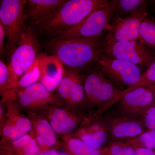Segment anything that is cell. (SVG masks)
Wrapping results in <instances>:
<instances>
[{"mask_svg": "<svg viewBox=\"0 0 155 155\" xmlns=\"http://www.w3.org/2000/svg\"><path fill=\"white\" fill-rule=\"evenodd\" d=\"M71 135L98 150L105 147L110 142L104 114L100 112L84 116L81 125Z\"/></svg>", "mask_w": 155, "mask_h": 155, "instance_id": "12", "label": "cell"}, {"mask_svg": "<svg viewBox=\"0 0 155 155\" xmlns=\"http://www.w3.org/2000/svg\"><path fill=\"white\" fill-rule=\"evenodd\" d=\"M64 140L66 151L70 155H103L100 150L92 147L72 135L66 136Z\"/></svg>", "mask_w": 155, "mask_h": 155, "instance_id": "22", "label": "cell"}, {"mask_svg": "<svg viewBox=\"0 0 155 155\" xmlns=\"http://www.w3.org/2000/svg\"><path fill=\"white\" fill-rule=\"evenodd\" d=\"M14 101L16 105L28 111L29 114L38 113L49 106H62L57 95L48 91L40 82L18 93Z\"/></svg>", "mask_w": 155, "mask_h": 155, "instance_id": "13", "label": "cell"}, {"mask_svg": "<svg viewBox=\"0 0 155 155\" xmlns=\"http://www.w3.org/2000/svg\"><path fill=\"white\" fill-rule=\"evenodd\" d=\"M40 48L32 26H26L8 65L11 86L16 83L37 60L40 56L39 54Z\"/></svg>", "mask_w": 155, "mask_h": 155, "instance_id": "5", "label": "cell"}, {"mask_svg": "<svg viewBox=\"0 0 155 155\" xmlns=\"http://www.w3.org/2000/svg\"><path fill=\"white\" fill-rule=\"evenodd\" d=\"M6 38V34L2 25L0 24V54L2 58L4 52V41Z\"/></svg>", "mask_w": 155, "mask_h": 155, "instance_id": "31", "label": "cell"}, {"mask_svg": "<svg viewBox=\"0 0 155 155\" xmlns=\"http://www.w3.org/2000/svg\"><path fill=\"white\" fill-rule=\"evenodd\" d=\"M102 53L132 63L146 71L155 60V51L138 41H112L104 39Z\"/></svg>", "mask_w": 155, "mask_h": 155, "instance_id": "7", "label": "cell"}, {"mask_svg": "<svg viewBox=\"0 0 155 155\" xmlns=\"http://www.w3.org/2000/svg\"><path fill=\"white\" fill-rule=\"evenodd\" d=\"M103 155H135L136 149L126 142L111 141L103 149Z\"/></svg>", "mask_w": 155, "mask_h": 155, "instance_id": "25", "label": "cell"}, {"mask_svg": "<svg viewBox=\"0 0 155 155\" xmlns=\"http://www.w3.org/2000/svg\"><path fill=\"white\" fill-rule=\"evenodd\" d=\"M27 3V1L23 0L1 1L0 24L2 25L7 38L5 48L8 63L26 26Z\"/></svg>", "mask_w": 155, "mask_h": 155, "instance_id": "4", "label": "cell"}, {"mask_svg": "<svg viewBox=\"0 0 155 155\" xmlns=\"http://www.w3.org/2000/svg\"><path fill=\"white\" fill-rule=\"evenodd\" d=\"M104 38H92L51 40L48 45L52 56L60 61L64 69L81 74L97 63L102 53Z\"/></svg>", "mask_w": 155, "mask_h": 155, "instance_id": "1", "label": "cell"}, {"mask_svg": "<svg viewBox=\"0 0 155 155\" xmlns=\"http://www.w3.org/2000/svg\"><path fill=\"white\" fill-rule=\"evenodd\" d=\"M115 8L113 19L132 15L141 9L147 8L148 1L144 0H114Z\"/></svg>", "mask_w": 155, "mask_h": 155, "instance_id": "23", "label": "cell"}, {"mask_svg": "<svg viewBox=\"0 0 155 155\" xmlns=\"http://www.w3.org/2000/svg\"><path fill=\"white\" fill-rule=\"evenodd\" d=\"M140 118L147 130H155V106L147 110Z\"/></svg>", "mask_w": 155, "mask_h": 155, "instance_id": "29", "label": "cell"}, {"mask_svg": "<svg viewBox=\"0 0 155 155\" xmlns=\"http://www.w3.org/2000/svg\"><path fill=\"white\" fill-rule=\"evenodd\" d=\"M100 70L122 91L137 83L143 70L132 63L101 54L96 64ZM125 90V89H124Z\"/></svg>", "mask_w": 155, "mask_h": 155, "instance_id": "8", "label": "cell"}, {"mask_svg": "<svg viewBox=\"0 0 155 155\" xmlns=\"http://www.w3.org/2000/svg\"><path fill=\"white\" fill-rule=\"evenodd\" d=\"M3 143L2 149L11 155H38L41 151L32 130L17 140Z\"/></svg>", "mask_w": 155, "mask_h": 155, "instance_id": "20", "label": "cell"}, {"mask_svg": "<svg viewBox=\"0 0 155 155\" xmlns=\"http://www.w3.org/2000/svg\"><path fill=\"white\" fill-rule=\"evenodd\" d=\"M140 41L155 51V19L149 16L141 22L139 30Z\"/></svg>", "mask_w": 155, "mask_h": 155, "instance_id": "24", "label": "cell"}, {"mask_svg": "<svg viewBox=\"0 0 155 155\" xmlns=\"http://www.w3.org/2000/svg\"><path fill=\"white\" fill-rule=\"evenodd\" d=\"M88 115L96 112L104 114L113 107L122 90L97 67L81 74ZM95 111V112H96Z\"/></svg>", "mask_w": 155, "mask_h": 155, "instance_id": "3", "label": "cell"}, {"mask_svg": "<svg viewBox=\"0 0 155 155\" xmlns=\"http://www.w3.org/2000/svg\"><path fill=\"white\" fill-rule=\"evenodd\" d=\"M7 119L1 123L2 143L17 140L30 133L33 129L32 122L29 117L17 113L16 110L8 113Z\"/></svg>", "mask_w": 155, "mask_h": 155, "instance_id": "17", "label": "cell"}, {"mask_svg": "<svg viewBox=\"0 0 155 155\" xmlns=\"http://www.w3.org/2000/svg\"><path fill=\"white\" fill-rule=\"evenodd\" d=\"M1 155H11L8 153H7V152L3 150L1 151Z\"/></svg>", "mask_w": 155, "mask_h": 155, "instance_id": "33", "label": "cell"}, {"mask_svg": "<svg viewBox=\"0 0 155 155\" xmlns=\"http://www.w3.org/2000/svg\"><path fill=\"white\" fill-rule=\"evenodd\" d=\"M115 8L112 1L106 8L93 12L78 25L58 35L52 41L92 38L101 36L113 21Z\"/></svg>", "mask_w": 155, "mask_h": 155, "instance_id": "6", "label": "cell"}, {"mask_svg": "<svg viewBox=\"0 0 155 155\" xmlns=\"http://www.w3.org/2000/svg\"><path fill=\"white\" fill-rule=\"evenodd\" d=\"M148 16L147 9L144 8L132 15L113 19L104 39L115 42L139 40L140 26L143 20Z\"/></svg>", "mask_w": 155, "mask_h": 155, "instance_id": "14", "label": "cell"}, {"mask_svg": "<svg viewBox=\"0 0 155 155\" xmlns=\"http://www.w3.org/2000/svg\"><path fill=\"white\" fill-rule=\"evenodd\" d=\"M37 113L43 115L48 120L57 134L64 137L73 134L85 116L59 105L47 107Z\"/></svg>", "mask_w": 155, "mask_h": 155, "instance_id": "15", "label": "cell"}, {"mask_svg": "<svg viewBox=\"0 0 155 155\" xmlns=\"http://www.w3.org/2000/svg\"><path fill=\"white\" fill-rule=\"evenodd\" d=\"M40 72L38 66V58L31 67L20 78L16 83L11 85L3 96L14 100L16 95L28 87L39 82Z\"/></svg>", "mask_w": 155, "mask_h": 155, "instance_id": "21", "label": "cell"}, {"mask_svg": "<svg viewBox=\"0 0 155 155\" xmlns=\"http://www.w3.org/2000/svg\"><path fill=\"white\" fill-rule=\"evenodd\" d=\"M126 142L135 149L145 148L155 150V130H147L137 137Z\"/></svg>", "mask_w": 155, "mask_h": 155, "instance_id": "27", "label": "cell"}, {"mask_svg": "<svg viewBox=\"0 0 155 155\" xmlns=\"http://www.w3.org/2000/svg\"><path fill=\"white\" fill-rule=\"evenodd\" d=\"M67 0L27 1L26 16L31 25L39 26L57 13Z\"/></svg>", "mask_w": 155, "mask_h": 155, "instance_id": "18", "label": "cell"}, {"mask_svg": "<svg viewBox=\"0 0 155 155\" xmlns=\"http://www.w3.org/2000/svg\"><path fill=\"white\" fill-rule=\"evenodd\" d=\"M10 73L8 67L2 60L0 61V91L2 96L10 89Z\"/></svg>", "mask_w": 155, "mask_h": 155, "instance_id": "28", "label": "cell"}, {"mask_svg": "<svg viewBox=\"0 0 155 155\" xmlns=\"http://www.w3.org/2000/svg\"><path fill=\"white\" fill-rule=\"evenodd\" d=\"M154 106L155 84L140 87L125 93L111 108L122 114L140 118L143 112Z\"/></svg>", "mask_w": 155, "mask_h": 155, "instance_id": "11", "label": "cell"}, {"mask_svg": "<svg viewBox=\"0 0 155 155\" xmlns=\"http://www.w3.org/2000/svg\"><path fill=\"white\" fill-rule=\"evenodd\" d=\"M38 66L40 72L39 82L48 91L51 93L57 90L64 77V66L52 55L40 56Z\"/></svg>", "mask_w": 155, "mask_h": 155, "instance_id": "16", "label": "cell"}, {"mask_svg": "<svg viewBox=\"0 0 155 155\" xmlns=\"http://www.w3.org/2000/svg\"><path fill=\"white\" fill-rule=\"evenodd\" d=\"M38 155H70L67 151H61L58 150L51 149L41 152Z\"/></svg>", "mask_w": 155, "mask_h": 155, "instance_id": "30", "label": "cell"}, {"mask_svg": "<svg viewBox=\"0 0 155 155\" xmlns=\"http://www.w3.org/2000/svg\"><path fill=\"white\" fill-rule=\"evenodd\" d=\"M32 122L33 132L41 152L53 149L58 143L57 134L49 122L39 113L29 114Z\"/></svg>", "mask_w": 155, "mask_h": 155, "instance_id": "19", "label": "cell"}, {"mask_svg": "<svg viewBox=\"0 0 155 155\" xmlns=\"http://www.w3.org/2000/svg\"><path fill=\"white\" fill-rule=\"evenodd\" d=\"M155 60L153 61L152 63L148 67L147 69L145 71L142 75L140 79L137 83L134 85L128 88L125 89L122 91L120 94L117 97L116 99L115 103L117 102L122 95L125 93L132 90L134 89L137 88L148 85H155Z\"/></svg>", "mask_w": 155, "mask_h": 155, "instance_id": "26", "label": "cell"}, {"mask_svg": "<svg viewBox=\"0 0 155 155\" xmlns=\"http://www.w3.org/2000/svg\"><path fill=\"white\" fill-rule=\"evenodd\" d=\"M110 2L108 0H67L54 15L38 26L39 29L41 33L55 37Z\"/></svg>", "mask_w": 155, "mask_h": 155, "instance_id": "2", "label": "cell"}, {"mask_svg": "<svg viewBox=\"0 0 155 155\" xmlns=\"http://www.w3.org/2000/svg\"><path fill=\"white\" fill-rule=\"evenodd\" d=\"M56 95L62 106L84 116L88 115L81 74L64 69Z\"/></svg>", "mask_w": 155, "mask_h": 155, "instance_id": "9", "label": "cell"}, {"mask_svg": "<svg viewBox=\"0 0 155 155\" xmlns=\"http://www.w3.org/2000/svg\"><path fill=\"white\" fill-rule=\"evenodd\" d=\"M104 117L110 142L129 141L147 130L140 118L111 109L104 113Z\"/></svg>", "mask_w": 155, "mask_h": 155, "instance_id": "10", "label": "cell"}, {"mask_svg": "<svg viewBox=\"0 0 155 155\" xmlns=\"http://www.w3.org/2000/svg\"><path fill=\"white\" fill-rule=\"evenodd\" d=\"M135 155H155V150L145 148H137L136 149Z\"/></svg>", "mask_w": 155, "mask_h": 155, "instance_id": "32", "label": "cell"}]
</instances>
